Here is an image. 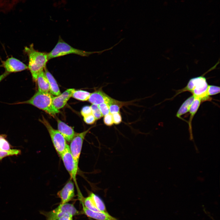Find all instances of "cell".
<instances>
[{"instance_id":"1","label":"cell","mask_w":220,"mask_h":220,"mask_svg":"<svg viewBox=\"0 0 220 220\" xmlns=\"http://www.w3.org/2000/svg\"><path fill=\"white\" fill-rule=\"evenodd\" d=\"M24 51L28 58V69L30 71L33 80L36 82L39 74L44 71L49 60L48 53L35 50L33 44L25 47Z\"/></svg>"},{"instance_id":"2","label":"cell","mask_w":220,"mask_h":220,"mask_svg":"<svg viewBox=\"0 0 220 220\" xmlns=\"http://www.w3.org/2000/svg\"><path fill=\"white\" fill-rule=\"evenodd\" d=\"M216 64L202 75L190 79L186 86L180 91V93L185 91L191 92L195 97L199 98L201 102L210 101L211 98L207 94V90L208 85L204 75L207 72L215 69Z\"/></svg>"},{"instance_id":"3","label":"cell","mask_w":220,"mask_h":220,"mask_svg":"<svg viewBox=\"0 0 220 220\" xmlns=\"http://www.w3.org/2000/svg\"><path fill=\"white\" fill-rule=\"evenodd\" d=\"M53 97L50 93L38 91L29 100L17 104L31 105L54 116L59 112V111L53 104Z\"/></svg>"},{"instance_id":"4","label":"cell","mask_w":220,"mask_h":220,"mask_svg":"<svg viewBox=\"0 0 220 220\" xmlns=\"http://www.w3.org/2000/svg\"><path fill=\"white\" fill-rule=\"evenodd\" d=\"M93 53V52H87L73 48L65 42L60 37L55 47L50 52L48 53V59L49 60L71 54L82 56H88Z\"/></svg>"},{"instance_id":"5","label":"cell","mask_w":220,"mask_h":220,"mask_svg":"<svg viewBox=\"0 0 220 220\" xmlns=\"http://www.w3.org/2000/svg\"><path fill=\"white\" fill-rule=\"evenodd\" d=\"M40 120L47 129L54 147L60 156L69 146L67 144L66 140L58 130L54 129L44 117Z\"/></svg>"},{"instance_id":"6","label":"cell","mask_w":220,"mask_h":220,"mask_svg":"<svg viewBox=\"0 0 220 220\" xmlns=\"http://www.w3.org/2000/svg\"><path fill=\"white\" fill-rule=\"evenodd\" d=\"M40 213L46 218V220H57L64 214L69 213L73 216L80 214L72 204L66 203L60 204L54 209L49 211H40Z\"/></svg>"},{"instance_id":"7","label":"cell","mask_w":220,"mask_h":220,"mask_svg":"<svg viewBox=\"0 0 220 220\" xmlns=\"http://www.w3.org/2000/svg\"><path fill=\"white\" fill-rule=\"evenodd\" d=\"M66 170L68 172L71 179L77 186L76 177L79 169L77 164L69 149V146L65 151L60 156Z\"/></svg>"},{"instance_id":"8","label":"cell","mask_w":220,"mask_h":220,"mask_svg":"<svg viewBox=\"0 0 220 220\" xmlns=\"http://www.w3.org/2000/svg\"><path fill=\"white\" fill-rule=\"evenodd\" d=\"M90 129L82 133L76 134L69 146L70 151L75 162L78 165L83 140Z\"/></svg>"},{"instance_id":"9","label":"cell","mask_w":220,"mask_h":220,"mask_svg":"<svg viewBox=\"0 0 220 220\" xmlns=\"http://www.w3.org/2000/svg\"><path fill=\"white\" fill-rule=\"evenodd\" d=\"M0 67H3L8 73L21 72L28 69V66L19 60L11 57L2 61Z\"/></svg>"},{"instance_id":"10","label":"cell","mask_w":220,"mask_h":220,"mask_svg":"<svg viewBox=\"0 0 220 220\" xmlns=\"http://www.w3.org/2000/svg\"><path fill=\"white\" fill-rule=\"evenodd\" d=\"M57 195L61 199V204L67 203L75 196L74 183L71 179L62 189L58 191Z\"/></svg>"},{"instance_id":"11","label":"cell","mask_w":220,"mask_h":220,"mask_svg":"<svg viewBox=\"0 0 220 220\" xmlns=\"http://www.w3.org/2000/svg\"><path fill=\"white\" fill-rule=\"evenodd\" d=\"M114 100L100 89L91 93L88 101L92 104L98 105L103 103L108 104Z\"/></svg>"},{"instance_id":"12","label":"cell","mask_w":220,"mask_h":220,"mask_svg":"<svg viewBox=\"0 0 220 220\" xmlns=\"http://www.w3.org/2000/svg\"><path fill=\"white\" fill-rule=\"evenodd\" d=\"M74 89H69L58 96L53 97L52 103L53 106L59 110L64 107L69 98L72 97L75 90Z\"/></svg>"},{"instance_id":"13","label":"cell","mask_w":220,"mask_h":220,"mask_svg":"<svg viewBox=\"0 0 220 220\" xmlns=\"http://www.w3.org/2000/svg\"><path fill=\"white\" fill-rule=\"evenodd\" d=\"M83 212L87 216L96 220H118L108 213L96 212L91 211L86 207L82 202Z\"/></svg>"},{"instance_id":"14","label":"cell","mask_w":220,"mask_h":220,"mask_svg":"<svg viewBox=\"0 0 220 220\" xmlns=\"http://www.w3.org/2000/svg\"><path fill=\"white\" fill-rule=\"evenodd\" d=\"M58 131L62 134L65 140L70 142L76 134L73 129L64 122L57 120Z\"/></svg>"},{"instance_id":"15","label":"cell","mask_w":220,"mask_h":220,"mask_svg":"<svg viewBox=\"0 0 220 220\" xmlns=\"http://www.w3.org/2000/svg\"><path fill=\"white\" fill-rule=\"evenodd\" d=\"M44 71L49 81L51 94L56 96L59 95L61 94V92L54 78L46 68L44 69Z\"/></svg>"},{"instance_id":"16","label":"cell","mask_w":220,"mask_h":220,"mask_svg":"<svg viewBox=\"0 0 220 220\" xmlns=\"http://www.w3.org/2000/svg\"><path fill=\"white\" fill-rule=\"evenodd\" d=\"M36 82L38 84V91L49 93L50 91L49 83L44 71L39 74Z\"/></svg>"},{"instance_id":"17","label":"cell","mask_w":220,"mask_h":220,"mask_svg":"<svg viewBox=\"0 0 220 220\" xmlns=\"http://www.w3.org/2000/svg\"><path fill=\"white\" fill-rule=\"evenodd\" d=\"M201 101L197 97H194V99L192 104L191 105L189 109V111L190 114V116L189 122V126L190 132V140L193 139V137L192 133L191 128V122L193 118L197 112L200 105Z\"/></svg>"},{"instance_id":"18","label":"cell","mask_w":220,"mask_h":220,"mask_svg":"<svg viewBox=\"0 0 220 220\" xmlns=\"http://www.w3.org/2000/svg\"><path fill=\"white\" fill-rule=\"evenodd\" d=\"M95 207L101 212H107L105 204L102 200L98 195L92 193L89 195Z\"/></svg>"},{"instance_id":"19","label":"cell","mask_w":220,"mask_h":220,"mask_svg":"<svg viewBox=\"0 0 220 220\" xmlns=\"http://www.w3.org/2000/svg\"><path fill=\"white\" fill-rule=\"evenodd\" d=\"M194 97L192 95L185 100L182 105L176 114V116L180 118L183 114L189 112L190 106L192 104Z\"/></svg>"},{"instance_id":"20","label":"cell","mask_w":220,"mask_h":220,"mask_svg":"<svg viewBox=\"0 0 220 220\" xmlns=\"http://www.w3.org/2000/svg\"><path fill=\"white\" fill-rule=\"evenodd\" d=\"M91 93L82 90H75L72 97L79 100L85 101L88 100Z\"/></svg>"},{"instance_id":"21","label":"cell","mask_w":220,"mask_h":220,"mask_svg":"<svg viewBox=\"0 0 220 220\" xmlns=\"http://www.w3.org/2000/svg\"><path fill=\"white\" fill-rule=\"evenodd\" d=\"M123 103L122 102L114 100L113 102L108 104L110 113L112 114L116 113H120V109Z\"/></svg>"},{"instance_id":"22","label":"cell","mask_w":220,"mask_h":220,"mask_svg":"<svg viewBox=\"0 0 220 220\" xmlns=\"http://www.w3.org/2000/svg\"><path fill=\"white\" fill-rule=\"evenodd\" d=\"M20 153V150L17 149H10L8 150H0V160L7 156L17 155Z\"/></svg>"},{"instance_id":"23","label":"cell","mask_w":220,"mask_h":220,"mask_svg":"<svg viewBox=\"0 0 220 220\" xmlns=\"http://www.w3.org/2000/svg\"><path fill=\"white\" fill-rule=\"evenodd\" d=\"M10 149V145L6 139L5 135H0V150H8Z\"/></svg>"},{"instance_id":"24","label":"cell","mask_w":220,"mask_h":220,"mask_svg":"<svg viewBox=\"0 0 220 220\" xmlns=\"http://www.w3.org/2000/svg\"><path fill=\"white\" fill-rule=\"evenodd\" d=\"M90 107L92 113L96 120L100 119L103 116L101 112L98 105L92 104Z\"/></svg>"},{"instance_id":"25","label":"cell","mask_w":220,"mask_h":220,"mask_svg":"<svg viewBox=\"0 0 220 220\" xmlns=\"http://www.w3.org/2000/svg\"><path fill=\"white\" fill-rule=\"evenodd\" d=\"M220 87L215 85H209L207 90L208 95L210 96L214 95L220 93Z\"/></svg>"},{"instance_id":"26","label":"cell","mask_w":220,"mask_h":220,"mask_svg":"<svg viewBox=\"0 0 220 220\" xmlns=\"http://www.w3.org/2000/svg\"><path fill=\"white\" fill-rule=\"evenodd\" d=\"M98 106L103 116H105L110 113L109 106L107 103H102L98 105Z\"/></svg>"},{"instance_id":"27","label":"cell","mask_w":220,"mask_h":220,"mask_svg":"<svg viewBox=\"0 0 220 220\" xmlns=\"http://www.w3.org/2000/svg\"><path fill=\"white\" fill-rule=\"evenodd\" d=\"M103 121L104 123L107 126H111L113 125L112 114L110 113L105 116L104 118Z\"/></svg>"},{"instance_id":"28","label":"cell","mask_w":220,"mask_h":220,"mask_svg":"<svg viewBox=\"0 0 220 220\" xmlns=\"http://www.w3.org/2000/svg\"><path fill=\"white\" fill-rule=\"evenodd\" d=\"M81 113L83 117L92 114L90 106H86L83 107L81 110Z\"/></svg>"},{"instance_id":"29","label":"cell","mask_w":220,"mask_h":220,"mask_svg":"<svg viewBox=\"0 0 220 220\" xmlns=\"http://www.w3.org/2000/svg\"><path fill=\"white\" fill-rule=\"evenodd\" d=\"M83 119L86 123L89 124L94 123L96 120L93 113L84 117Z\"/></svg>"},{"instance_id":"30","label":"cell","mask_w":220,"mask_h":220,"mask_svg":"<svg viewBox=\"0 0 220 220\" xmlns=\"http://www.w3.org/2000/svg\"><path fill=\"white\" fill-rule=\"evenodd\" d=\"M113 123L116 125L120 123L122 121V117L119 113L112 114Z\"/></svg>"},{"instance_id":"31","label":"cell","mask_w":220,"mask_h":220,"mask_svg":"<svg viewBox=\"0 0 220 220\" xmlns=\"http://www.w3.org/2000/svg\"><path fill=\"white\" fill-rule=\"evenodd\" d=\"M73 216L69 213H66L60 218L57 220H73Z\"/></svg>"},{"instance_id":"32","label":"cell","mask_w":220,"mask_h":220,"mask_svg":"<svg viewBox=\"0 0 220 220\" xmlns=\"http://www.w3.org/2000/svg\"><path fill=\"white\" fill-rule=\"evenodd\" d=\"M9 74V73L5 72L4 73L0 75V82L6 77Z\"/></svg>"},{"instance_id":"33","label":"cell","mask_w":220,"mask_h":220,"mask_svg":"<svg viewBox=\"0 0 220 220\" xmlns=\"http://www.w3.org/2000/svg\"><path fill=\"white\" fill-rule=\"evenodd\" d=\"M168 5V2L167 1H165L164 2L163 5L164 6H166Z\"/></svg>"},{"instance_id":"34","label":"cell","mask_w":220,"mask_h":220,"mask_svg":"<svg viewBox=\"0 0 220 220\" xmlns=\"http://www.w3.org/2000/svg\"><path fill=\"white\" fill-rule=\"evenodd\" d=\"M181 1L182 2H185L184 0H181Z\"/></svg>"}]
</instances>
